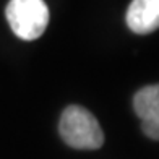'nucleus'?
<instances>
[{
  "instance_id": "nucleus-1",
  "label": "nucleus",
  "mask_w": 159,
  "mask_h": 159,
  "mask_svg": "<svg viewBox=\"0 0 159 159\" xmlns=\"http://www.w3.org/2000/svg\"><path fill=\"white\" fill-rule=\"evenodd\" d=\"M59 132L62 140L75 149H98L104 143L98 119L81 106H68L62 112Z\"/></svg>"
},
{
  "instance_id": "nucleus-2",
  "label": "nucleus",
  "mask_w": 159,
  "mask_h": 159,
  "mask_svg": "<svg viewBox=\"0 0 159 159\" xmlns=\"http://www.w3.org/2000/svg\"><path fill=\"white\" fill-rule=\"evenodd\" d=\"M5 15L11 31L25 41L41 38L49 25V8L44 0H10Z\"/></svg>"
},
{
  "instance_id": "nucleus-3",
  "label": "nucleus",
  "mask_w": 159,
  "mask_h": 159,
  "mask_svg": "<svg viewBox=\"0 0 159 159\" xmlns=\"http://www.w3.org/2000/svg\"><path fill=\"white\" fill-rule=\"evenodd\" d=\"M133 109L141 119V130L151 140L159 141V84L141 88L133 98Z\"/></svg>"
},
{
  "instance_id": "nucleus-4",
  "label": "nucleus",
  "mask_w": 159,
  "mask_h": 159,
  "mask_svg": "<svg viewBox=\"0 0 159 159\" xmlns=\"http://www.w3.org/2000/svg\"><path fill=\"white\" fill-rule=\"evenodd\" d=\"M127 25L136 34H149L159 28V0H133L127 10Z\"/></svg>"
}]
</instances>
